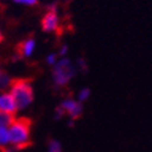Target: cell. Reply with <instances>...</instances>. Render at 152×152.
Wrapping results in <instances>:
<instances>
[{
	"label": "cell",
	"instance_id": "6da1fadb",
	"mask_svg": "<svg viewBox=\"0 0 152 152\" xmlns=\"http://www.w3.org/2000/svg\"><path fill=\"white\" fill-rule=\"evenodd\" d=\"M31 128L32 121L29 118H15L9 126L10 145L12 150H22L31 145Z\"/></svg>",
	"mask_w": 152,
	"mask_h": 152
},
{
	"label": "cell",
	"instance_id": "7a4b0ae2",
	"mask_svg": "<svg viewBox=\"0 0 152 152\" xmlns=\"http://www.w3.org/2000/svg\"><path fill=\"white\" fill-rule=\"evenodd\" d=\"M10 94L14 97L17 110L26 108L33 101V88L27 79H14L10 83Z\"/></svg>",
	"mask_w": 152,
	"mask_h": 152
},
{
	"label": "cell",
	"instance_id": "3957f363",
	"mask_svg": "<svg viewBox=\"0 0 152 152\" xmlns=\"http://www.w3.org/2000/svg\"><path fill=\"white\" fill-rule=\"evenodd\" d=\"M75 72H77V68L74 67L71 60L62 57L60 61H57L54 65V69H53L54 84L57 88L66 86L69 83V80L75 75Z\"/></svg>",
	"mask_w": 152,
	"mask_h": 152
},
{
	"label": "cell",
	"instance_id": "277c9868",
	"mask_svg": "<svg viewBox=\"0 0 152 152\" xmlns=\"http://www.w3.org/2000/svg\"><path fill=\"white\" fill-rule=\"evenodd\" d=\"M60 107L63 110L65 115H67L71 118V121H77L83 115V105L78 100H74L71 97L65 99L61 102Z\"/></svg>",
	"mask_w": 152,
	"mask_h": 152
},
{
	"label": "cell",
	"instance_id": "5b68a950",
	"mask_svg": "<svg viewBox=\"0 0 152 152\" xmlns=\"http://www.w3.org/2000/svg\"><path fill=\"white\" fill-rule=\"evenodd\" d=\"M42 28L45 32H57L60 28V18L55 7H50L42 18Z\"/></svg>",
	"mask_w": 152,
	"mask_h": 152
},
{
	"label": "cell",
	"instance_id": "8992f818",
	"mask_svg": "<svg viewBox=\"0 0 152 152\" xmlns=\"http://www.w3.org/2000/svg\"><path fill=\"white\" fill-rule=\"evenodd\" d=\"M0 111L10 113V115H15V112L17 111L15 100L11 96L10 93L0 94Z\"/></svg>",
	"mask_w": 152,
	"mask_h": 152
},
{
	"label": "cell",
	"instance_id": "52a82bcc",
	"mask_svg": "<svg viewBox=\"0 0 152 152\" xmlns=\"http://www.w3.org/2000/svg\"><path fill=\"white\" fill-rule=\"evenodd\" d=\"M35 48V40L33 38H28V39L21 42L17 48H16V53L20 57H28L32 55L33 50Z\"/></svg>",
	"mask_w": 152,
	"mask_h": 152
},
{
	"label": "cell",
	"instance_id": "ba28073f",
	"mask_svg": "<svg viewBox=\"0 0 152 152\" xmlns=\"http://www.w3.org/2000/svg\"><path fill=\"white\" fill-rule=\"evenodd\" d=\"M10 145V136H9V129L4 128V126H0V150L7 152V150H10L7 146Z\"/></svg>",
	"mask_w": 152,
	"mask_h": 152
},
{
	"label": "cell",
	"instance_id": "9c48e42d",
	"mask_svg": "<svg viewBox=\"0 0 152 152\" xmlns=\"http://www.w3.org/2000/svg\"><path fill=\"white\" fill-rule=\"evenodd\" d=\"M14 119H15V115H10V113L0 111V126H4V128L10 126Z\"/></svg>",
	"mask_w": 152,
	"mask_h": 152
},
{
	"label": "cell",
	"instance_id": "30bf717a",
	"mask_svg": "<svg viewBox=\"0 0 152 152\" xmlns=\"http://www.w3.org/2000/svg\"><path fill=\"white\" fill-rule=\"evenodd\" d=\"M48 150H49L48 152H62V146L57 140L53 139L48 144Z\"/></svg>",
	"mask_w": 152,
	"mask_h": 152
},
{
	"label": "cell",
	"instance_id": "8fae6325",
	"mask_svg": "<svg viewBox=\"0 0 152 152\" xmlns=\"http://www.w3.org/2000/svg\"><path fill=\"white\" fill-rule=\"evenodd\" d=\"M90 95H91V91H90L89 88H83V89L78 93V101L80 104H83L90 97Z\"/></svg>",
	"mask_w": 152,
	"mask_h": 152
},
{
	"label": "cell",
	"instance_id": "7c38bea8",
	"mask_svg": "<svg viewBox=\"0 0 152 152\" xmlns=\"http://www.w3.org/2000/svg\"><path fill=\"white\" fill-rule=\"evenodd\" d=\"M10 83H11V79L9 77H6L5 74H0V88H6V86H10Z\"/></svg>",
	"mask_w": 152,
	"mask_h": 152
},
{
	"label": "cell",
	"instance_id": "4fadbf2b",
	"mask_svg": "<svg viewBox=\"0 0 152 152\" xmlns=\"http://www.w3.org/2000/svg\"><path fill=\"white\" fill-rule=\"evenodd\" d=\"M57 61H58V60H57V55H56V54H50V55H48V57H46V62L49 63V65H51V66H54Z\"/></svg>",
	"mask_w": 152,
	"mask_h": 152
},
{
	"label": "cell",
	"instance_id": "5bb4252c",
	"mask_svg": "<svg viewBox=\"0 0 152 152\" xmlns=\"http://www.w3.org/2000/svg\"><path fill=\"white\" fill-rule=\"evenodd\" d=\"M14 1L18 4H26V5H35L38 3V0H14Z\"/></svg>",
	"mask_w": 152,
	"mask_h": 152
},
{
	"label": "cell",
	"instance_id": "9a60e30c",
	"mask_svg": "<svg viewBox=\"0 0 152 152\" xmlns=\"http://www.w3.org/2000/svg\"><path fill=\"white\" fill-rule=\"evenodd\" d=\"M78 66L80 67L82 71H86L88 67H86V61L84 58H78Z\"/></svg>",
	"mask_w": 152,
	"mask_h": 152
},
{
	"label": "cell",
	"instance_id": "2e32d148",
	"mask_svg": "<svg viewBox=\"0 0 152 152\" xmlns=\"http://www.w3.org/2000/svg\"><path fill=\"white\" fill-rule=\"evenodd\" d=\"M67 51H68V46H67V45H62L61 49H60L58 55H60L61 57H65V55L67 54Z\"/></svg>",
	"mask_w": 152,
	"mask_h": 152
},
{
	"label": "cell",
	"instance_id": "e0dca14e",
	"mask_svg": "<svg viewBox=\"0 0 152 152\" xmlns=\"http://www.w3.org/2000/svg\"><path fill=\"white\" fill-rule=\"evenodd\" d=\"M3 39H4V38H3V34H1V32H0V43L3 42Z\"/></svg>",
	"mask_w": 152,
	"mask_h": 152
},
{
	"label": "cell",
	"instance_id": "ac0fdd59",
	"mask_svg": "<svg viewBox=\"0 0 152 152\" xmlns=\"http://www.w3.org/2000/svg\"><path fill=\"white\" fill-rule=\"evenodd\" d=\"M0 74H1V69H0Z\"/></svg>",
	"mask_w": 152,
	"mask_h": 152
}]
</instances>
